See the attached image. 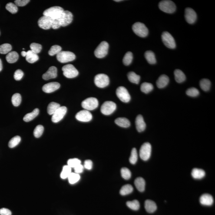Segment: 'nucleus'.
<instances>
[{"instance_id":"1","label":"nucleus","mask_w":215,"mask_h":215,"mask_svg":"<svg viewBox=\"0 0 215 215\" xmlns=\"http://www.w3.org/2000/svg\"><path fill=\"white\" fill-rule=\"evenodd\" d=\"M64 10L61 7L55 6L50 7L43 12L44 15L50 17L53 20L58 19L62 15Z\"/></svg>"},{"instance_id":"2","label":"nucleus","mask_w":215,"mask_h":215,"mask_svg":"<svg viewBox=\"0 0 215 215\" xmlns=\"http://www.w3.org/2000/svg\"><path fill=\"white\" fill-rule=\"evenodd\" d=\"M159 7L161 11L167 13H173L176 11V7L174 3L169 0L160 1Z\"/></svg>"},{"instance_id":"3","label":"nucleus","mask_w":215,"mask_h":215,"mask_svg":"<svg viewBox=\"0 0 215 215\" xmlns=\"http://www.w3.org/2000/svg\"><path fill=\"white\" fill-rule=\"evenodd\" d=\"M132 30L136 35L140 37H146L148 34V30L145 24L137 22L133 24Z\"/></svg>"},{"instance_id":"4","label":"nucleus","mask_w":215,"mask_h":215,"mask_svg":"<svg viewBox=\"0 0 215 215\" xmlns=\"http://www.w3.org/2000/svg\"><path fill=\"white\" fill-rule=\"evenodd\" d=\"M57 59L59 62L65 63L74 61L75 59V55L69 51H61L57 55Z\"/></svg>"},{"instance_id":"5","label":"nucleus","mask_w":215,"mask_h":215,"mask_svg":"<svg viewBox=\"0 0 215 215\" xmlns=\"http://www.w3.org/2000/svg\"><path fill=\"white\" fill-rule=\"evenodd\" d=\"M109 48L108 43L105 41L100 43L94 51V55L97 58H102L107 55Z\"/></svg>"},{"instance_id":"6","label":"nucleus","mask_w":215,"mask_h":215,"mask_svg":"<svg viewBox=\"0 0 215 215\" xmlns=\"http://www.w3.org/2000/svg\"><path fill=\"white\" fill-rule=\"evenodd\" d=\"M94 84L97 87L103 88L109 84V78L107 74H99L94 77Z\"/></svg>"},{"instance_id":"7","label":"nucleus","mask_w":215,"mask_h":215,"mask_svg":"<svg viewBox=\"0 0 215 215\" xmlns=\"http://www.w3.org/2000/svg\"><path fill=\"white\" fill-rule=\"evenodd\" d=\"M62 70L64 75L67 78H74L79 74L78 70L73 64H66L62 67Z\"/></svg>"},{"instance_id":"8","label":"nucleus","mask_w":215,"mask_h":215,"mask_svg":"<svg viewBox=\"0 0 215 215\" xmlns=\"http://www.w3.org/2000/svg\"><path fill=\"white\" fill-rule=\"evenodd\" d=\"M151 153V146L150 143L146 142L143 143L140 150V156L141 160L145 161L150 158Z\"/></svg>"},{"instance_id":"9","label":"nucleus","mask_w":215,"mask_h":215,"mask_svg":"<svg viewBox=\"0 0 215 215\" xmlns=\"http://www.w3.org/2000/svg\"><path fill=\"white\" fill-rule=\"evenodd\" d=\"M81 105L83 108L88 111L94 110L98 107V100L94 97H90L84 100Z\"/></svg>"},{"instance_id":"10","label":"nucleus","mask_w":215,"mask_h":215,"mask_svg":"<svg viewBox=\"0 0 215 215\" xmlns=\"http://www.w3.org/2000/svg\"><path fill=\"white\" fill-rule=\"evenodd\" d=\"M161 38L164 45L168 48L170 49L175 48V41L173 36L170 33L167 31H165L162 34Z\"/></svg>"},{"instance_id":"11","label":"nucleus","mask_w":215,"mask_h":215,"mask_svg":"<svg viewBox=\"0 0 215 215\" xmlns=\"http://www.w3.org/2000/svg\"><path fill=\"white\" fill-rule=\"evenodd\" d=\"M117 95L120 100L125 103H128L131 99V97L127 89L124 87H120L116 91Z\"/></svg>"},{"instance_id":"12","label":"nucleus","mask_w":215,"mask_h":215,"mask_svg":"<svg viewBox=\"0 0 215 215\" xmlns=\"http://www.w3.org/2000/svg\"><path fill=\"white\" fill-rule=\"evenodd\" d=\"M117 108V105L112 101H106L101 107V112L105 115H109L114 112Z\"/></svg>"},{"instance_id":"13","label":"nucleus","mask_w":215,"mask_h":215,"mask_svg":"<svg viewBox=\"0 0 215 215\" xmlns=\"http://www.w3.org/2000/svg\"><path fill=\"white\" fill-rule=\"evenodd\" d=\"M54 20L46 16H43L38 21L39 26L44 30H48L52 27Z\"/></svg>"},{"instance_id":"14","label":"nucleus","mask_w":215,"mask_h":215,"mask_svg":"<svg viewBox=\"0 0 215 215\" xmlns=\"http://www.w3.org/2000/svg\"><path fill=\"white\" fill-rule=\"evenodd\" d=\"M67 112L66 107H60L53 114L51 120L54 123H57L62 119Z\"/></svg>"},{"instance_id":"15","label":"nucleus","mask_w":215,"mask_h":215,"mask_svg":"<svg viewBox=\"0 0 215 215\" xmlns=\"http://www.w3.org/2000/svg\"><path fill=\"white\" fill-rule=\"evenodd\" d=\"M73 15L69 11H65L63 12L62 15L59 18L61 26L64 27L69 25L73 21Z\"/></svg>"},{"instance_id":"16","label":"nucleus","mask_w":215,"mask_h":215,"mask_svg":"<svg viewBox=\"0 0 215 215\" xmlns=\"http://www.w3.org/2000/svg\"><path fill=\"white\" fill-rule=\"evenodd\" d=\"M76 118L79 121L83 122H88L92 119V115L88 110H81L77 113L75 116Z\"/></svg>"},{"instance_id":"17","label":"nucleus","mask_w":215,"mask_h":215,"mask_svg":"<svg viewBox=\"0 0 215 215\" xmlns=\"http://www.w3.org/2000/svg\"><path fill=\"white\" fill-rule=\"evenodd\" d=\"M185 18L188 23L193 24L197 19V15L194 10L191 8H187L185 11Z\"/></svg>"},{"instance_id":"18","label":"nucleus","mask_w":215,"mask_h":215,"mask_svg":"<svg viewBox=\"0 0 215 215\" xmlns=\"http://www.w3.org/2000/svg\"><path fill=\"white\" fill-rule=\"evenodd\" d=\"M60 87V84L59 83L51 82L44 84L42 87V90L45 93H51L58 89Z\"/></svg>"},{"instance_id":"19","label":"nucleus","mask_w":215,"mask_h":215,"mask_svg":"<svg viewBox=\"0 0 215 215\" xmlns=\"http://www.w3.org/2000/svg\"><path fill=\"white\" fill-rule=\"evenodd\" d=\"M57 70L56 67L52 66L50 67L48 71L43 74L42 78L45 80L54 79L57 77Z\"/></svg>"},{"instance_id":"20","label":"nucleus","mask_w":215,"mask_h":215,"mask_svg":"<svg viewBox=\"0 0 215 215\" xmlns=\"http://www.w3.org/2000/svg\"><path fill=\"white\" fill-rule=\"evenodd\" d=\"M200 202L201 204L203 205L210 206L213 203V198L208 194H204L201 196Z\"/></svg>"},{"instance_id":"21","label":"nucleus","mask_w":215,"mask_h":215,"mask_svg":"<svg viewBox=\"0 0 215 215\" xmlns=\"http://www.w3.org/2000/svg\"><path fill=\"white\" fill-rule=\"evenodd\" d=\"M136 129L139 132L144 131L146 128V124L143 117L141 115H139L136 120Z\"/></svg>"},{"instance_id":"22","label":"nucleus","mask_w":215,"mask_h":215,"mask_svg":"<svg viewBox=\"0 0 215 215\" xmlns=\"http://www.w3.org/2000/svg\"><path fill=\"white\" fill-rule=\"evenodd\" d=\"M145 208L147 213H153L157 210V206L153 201L147 200L145 202Z\"/></svg>"},{"instance_id":"23","label":"nucleus","mask_w":215,"mask_h":215,"mask_svg":"<svg viewBox=\"0 0 215 215\" xmlns=\"http://www.w3.org/2000/svg\"><path fill=\"white\" fill-rule=\"evenodd\" d=\"M169 81V78L167 75L165 74L161 75L158 79L156 82L157 87L160 88H164L168 84Z\"/></svg>"},{"instance_id":"24","label":"nucleus","mask_w":215,"mask_h":215,"mask_svg":"<svg viewBox=\"0 0 215 215\" xmlns=\"http://www.w3.org/2000/svg\"><path fill=\"white\" fill-rule=\"evenodd\" d=\"M134 184L136 188L139 191L143 192L145 189L146 182L144 179L142 177H138L136 179Z\"/></svg>"},{"instance_id":"25","label":"nucleus","mask_w":215,"mask_h":215,"mask_svg":"<svg viewBox=\"0 0 215 215\" xmlns=\"http://www.w3.org/2000/svg\"><path fill=\"white\" fill-rule=\"evenodd\" d=\"M191 175L193 178L200 179L205 175V172L202 169L194 168L192 170Z\"/></svg>"},{"instance_id":"26","label":"nucleus","mask_w":215,"mask_h":215,"mask_svg":"<svg viewBox=\"0 0 215 215\" xmlns=\"http://www.w3.org/2000/svg\"><path fill=\"white\" fill-rule=\"evenodd\" d=\"M26 60L28 63L31 64L35 63L39 60V57L37 54L32 52L31 50H29L27 52Z\"/></svg>"},{"instance_id":"27","label":"nucleus","mask_w":215,"mask_h":215,"mask_svg":"<svg viewBox=\"0 0 215 215\" xmlns=\"http://www.w3.org/2000/svg\"><path fill=\"white\" fill-rule=\"evenodd\" d=\"M115 122L117 125L123 127H128L130 126V121L125 117H119L116 119Z\"/></svg>"},{"instance_id":"28","label":"nucleus","mask_w":215,"mask_h":215,"mask_svg":"<svg viewBox=\"0 0 215 215\" xmlns=\"http://www.w3.org/2000/svg\"><path fill=\"white\" fill-rule=\"evenodd\" d=\"M18 54L16 51H11L7 54L6 59L7 62L10 64H13V63L17 62L18 59Z\"/></svg>"},{"instance_id":"29","label":"nucleus","mask_w":215,"mask_h":215,"mask_svg":"<svg viewBox=\"0 0 215 215\" xmlns=\"http://www.w3.org/2000/svg\"><path fill=\"white\" fill-rule=\"evenodd\" d=\"M175 79L178 83L183 82L186 80V76L184 73L179 69H176L174 72Z\"/></svg>"},{"instance_id":"30","label":"nucleus","mask_w":215,"mask_h":215,"mask_svg":"<svg viewBox=\"0 0 215 215\" xmlns=\"http://www.w3.org/2000/svg\"><path fill=\"white\" fill-rule=\"evenodd\" d=\"M39 113V110L38 108H36L32 112L27 114L24 116L23 120L26 122H29L33 120Z\"/></svg>"},{"instance_id":"31","label":"nucleus","mask_w":215,"mask_h":215,"mask_svg":"<svg viewBox=\"0 0 215 215\" xmlns=\"http://www.w3.org/2000/svg\"><path fill=\"white\" fill-rule=\"evenodd\" d=\"M145 57L147 62L150 64H154L156 63V60L154 53L150 51H146Z\"/></svg>"},{"instance_id":"32","label":"nucleus","mask_w":215,"mask_h":215,"mask_svg":"<svg viewBox=\"0 0 215 215\" xmlns=\"http://www.w3.org/2000/svg\"><path fill=\"white\" fill-rule=\"evenodd\" d=\"M127 77L129 81L132 83L138 84L140 82V77L136 74L134 72H130L127 74Z\"/></svg>"},{"instance_id":"33","label":"nucleus","mask_w":215,"mask_h":215,"mask_svg":"<svg viewBox=\"0 0 215 215\" xmlns=\"http://www.w3.org/2000/svg\"><path fill=\"white\" fill-rule=\"evenodd\" d=\"M134 189L131 185L127 184L125 185L122 187L120 190V194L122 196H125L130 194L133 192Z\"/></svg>"},{"instance_id":"34","label":"nucleus","mask_w":215,"mask_h":215,"mask_svg":"<svg viewBox=\"0 0 215 215\" xmlns=\"http://www.w3.org/2000/svg\"><path fill=\"white\" fill-rule=\"evenodd\" d=\"M60 107V104L58 103L55 102L50 103L47 108L48 114L50 115H53Z\"/></svg>"},{"instance_id":"35","label":"nucleus","mask_w":215,"mask_h":215,"mask_svg":"<svg viewBox=\"0 0 215 215\" xmlns=\"http://www.w3.org/2000/svg\"><path fill=\"white\" fill-rule=\"evenodd\" d=\"M201 88L203 91H208L210 90L211 86V82L210 80L208 79H203L201 80L200 83Z\"/></svg>"},{"instance_id":"36","label":"nucleus","mask_w":215,"mask_h":215,"mask_svg":"<svg viewBox=\"0 0 215 215\" xmlns=\"http://www.w3.org/2000/svg\"><path fill=\"white\" fill-rule=\"evenodd\" d=\"M153 89L152 84L148 83H144L141 84V90L142 92L147 94L151 92Z\"/></svg>"},{"instance_id":"37","label":"nucleus","mask_w":215,"mask_h":215,"mask_svg":"<svg viewBox=\"0 0 215 215\" xmlns=\"http://www.w3.org/2000/svg\"><path fill=\"white\" fill-rule=\"evenodd\" d=\"M72 173L71 168L68 165H64L63 167L62 171L61 172L60 176L63 179L68 178L69 176Z\"/></svg>"},{"instance_id":"38","label":"nucleus","mask_w":215,"mask_h":215,"mask_svg":"<svg viewBox=\"0 0 215 215\" xmlns=\"http://www.w3.org/2000/svg\"><path fill=\"white\" fill-rule=\"evenodd\" d=\"M127 207L134 210H137L140 209V203L138 200H134L131 201L127 202Z\"/></svg>"},{"instance_id":"39","label":"nucleus","mask_w":215,"mask_h":215,"mask_svg":"<svg viewBox=\"0 0 215 215\" xmlns=\"http://www.w3.org/2000/svg\"><path fill=\"white\" fill-rule=\"evenodd\" d=\"M133 58V54L129 51L126 53L123 59V62L125 65H129L131 64Z\"/></svg>"},{"instance_id":"40","label":"nucleus","mask_w":215,"mask_h":215,"mask_svg":"<svg viewBox=\"0 0 215 215\" xmlns=\"http://www.w3.org/2000/svg\"><path fill=\"white\" fill-rule=\"evenodd\" d=\"M69 181L70 184H75L79 180L80 176L79 174L75 173H71L68 177Z\"/></svg>"},{"instance_id":"41","label":"nucleus","mask_w":215,"mask_h":215,"mask_svg":"<svg viewBox=\"0 0 215 215\" xmlns=\"http://www.w3.org/2000/svg\"><path fill=\"white\" fill-rule=\"evenodd\" d=\"M21 141V137L19 136H16L10 140L9 143H8V146L10 148H14L19 144Z\"/></svg>"},{"instance_id":"42","label":"nucleus","mask_w":215,"mask_h":215,"mask_svg":"<svg viewBox=\"0 0 215 215\" xmlns=\"http://www.w3.org/2000/svg\"><path fill=\"white\" fill-rule=\"evenodd\" d=\"M12 50V46L9 44H3L0 45V54H7L10 52Z\"/></svg>"},{"instance_id":"43","label":"nucleus","mask_w":215,"mask_h":215,"mask_svg":"<svg viewBox=\"0 0 215 215\" xmlns=\"http://www.w3.org/2000/svg\"><path fill=\"white\" fill-rule=\"evenodd\" d=\"M22 100L21 96L19 93L13 94L12 98V102L14 106L18 107L21 104Z\"/></svg>"},{"instance_id":"44","label":"nucleus","mask_w":215,"mask_h":215,"mask_svg":"<svg viewBox=\"0 0 215 215\" xmlns=\"http://www.w3.org/2000/svg\"><path fill=\"white\" fill-rule=\"evenodd\" d=\"M137 158H138V155H137V150L135 148H133L131 150V155L129 159L130 163L131 164H135L137 162Z\"/></svg>"},{"instance_id":"45","label":"nucleus","mask_w":215,"mask_h":215,"mask_svg":"<svg viewBox=\"0 0 215 215\" xmlns=\"http://www.w3.org/2000/svg\"><path fill=\"white\" fill-rule=\"evenodd\" d=\"M61 47L58 45H54L51 46V48L48 51L49 55L53 56L55 55H57L61 51Z\"/></svg>"},{"instance_id":"46","label":"nucleus","mask_w":215,"mask_h":215,"mask_svg":"<svg viewBox=\"0 0 215 215\" xmlns=\"http://www.w3.org/2000/svg\"><path fill=\"white\" fill-rule=\"evenodd\" d=\"M6 8L11 12V13L14 14L18 12V7L16 5L12 2L8 3L6 6Z\"/></svg>"},{"instance_id":"47","label":"nucleus","mask_w":215,"mask_h":215,"mask_svg":"<svg viewBox=\"0 0 215 215\" xmlns=\"http://www.w3.org/2000/svg\"><path fill=\"white\" fill-rule=\"evenodd\" d=\"M30 48L31 49V50L32 52L36 54H38L41 52L42 49V46L41 44H38V43H32L30 45Z\"/></svg>"},{"instance_id":"48","label":"nucleus","mask_w":215,"mask_h":215,"mask_svg":"<svg viewBox=\"0 0 215 215\" xmlns=\"http://www.w3.org/2000/svg\"><path fill=\"white\" fill-rule=\"evenodd\" d=\"M122 177L125 180H128L131 177V173L127 168H122L121 170Z\"/></svg>"},{"instance_id":"49","label":"nucleus","mask_w":215,"mask_h":215,"mask_svg":"<svg viewBox=\"0 0 215 215\" xmlns=\"http://www.w3.org/2000/svg\"><path fill=\"white\" fill-rule=\"evenodd\" d=\"M44 127L42 125H39L37 126L34 129V136L36 138H39L41 137L44 132Z\"/></svg>"},{"instance_id":"50","label":"nucleus","mask_w":215,"mask_h":215,"mask_svg":"<svg viewBox=\"0 0 215 215\" xmlns=\"http://www.w3.org/2000/svg\"><path fill=\"white\" fill-rule=\"evenodd\" d=\"M81 164V161L79 160L77 158L69 159L67 161V165L69 166L71 168H74L79 165Z\"/></svg>"},{"instance_id":"51","label":"nucleus","mask_w":215,"mask_h":215,"mask_svg":"<svg viewBox=\"0 0 215 215\" xmlns=\"http://www.w3.org/2000/svg\"><path fill=\"white\" fill-rule=\"evenodd\" d=\"M186 94L187 95L191 97H196L199 94V91L196 88H191L188 89L186 91Z\"/></svg>"},{"instance_id":"52","label":"nucleus","mask_w":215,"mask_h":215,"mask_svg":"<svg viewBox=\"0 0 215 215\" xmlns=\"http://www.w3.org/2000/svg\"><path fill=\"white\" fill-rule=\"evenodd\" d=\"M24 76V73L21 69L17 70L14 73V77L16 81H20Z\"/></svg>"},{"instance_id":"53","label":"nucleus","mask_w":215,"mask_h":215,"mask_svg":"<svg viewBox=\"0 0 215 215\" xmlns=\"http://www.w3.org/2000/svg\"><path fill=\"white\" fill-rule=\"evenodd\" d=\"M30 1L29 0H16L14 1V3L17 6L24 7Z\"/></svg>"},{"instance_id":"54","label":"nucleus","mask_w":215,"mask_h":215,"mask_svg":"<svg viewBox=\"0 0 215 215\" xmlns=\"http://www.w3.org/2000/svg\"><path fill=\"white\" fill-rule=\"evenodd\" d=\"M84 167L88 170H91L93 167V162L91 160H87L84 161Z\"/></svg>"},{"instance_id":"55","label":"nucleus","mask_w":215,"mask_h":215,"mask_svg":"<svg viewBox=\"0 0 215 215\" xmlns=\"http://www.w3.org/2000/svg\"><path fill=\"white\" fill-rule=\"evenodd\" d=\"M84 166L83 165H82L81 164L79 165H77L74 168L75 173L78 174L83 173V171H84Z\"/></svg>"},{"instance_id":"56","label":"nucleus","mask_w":215,"mask_h":215,"mask_svg":"<svg viewBox=\"0 0 215 215\" xmlns=\"http://www.w3.org/2000/svg\"><path fill=\"white\" fill-rule=\"evenodd\" d=\"M61 26V24H60V20L59 19V18L54 20L51 28L54 29H57L60 28Z\"/></svg>"},{"instance_id":"57","label":"nucleus","mask_w":215,"mask_h":215,"mask_svg":"<svg viewBox=\"0 0 215 215\" xmlns=\"http://www.w3.org/2000/svg\"><path fill=\"white\" fill-rule=\"evenodd\" d=\"M12 213L11 211L5 208H2L0 209V215H11Z\"/></svg>"},{"instance_id":"58","label":"nucleus","mask_w":215,"mask_h":215,"mask_svg":"<svg viewBox=\"0 0 215 215\" xmlns=\"http://www.w3.org/2000/svg\"><path fill=\"white\" fill-rule=\"evenodd\" d=\"M21 55L23 57H26L27 55V52H26L25 51H22Z\"/></svg>"},{"instance_id":"59","label":"nucleus","mask_w":215,"mask_h":215,"mask_svg":"<svg viewBox=\"0 0 215 215\" xmlns=\"http://www.w3.org/2000/svg\"><path fill=\"white\" fill-rule=\"evenodd\" d=\"M2 61H1V59H0V72H1V71H2Z\"/></svg>"},{"instance_id":"60","label":"nucleus","mask_w":215,"mask_h":215,"mask_svg":"<svg viewBox=\"0 0 215 215\" xmlns=\"http://www.w3.org/2000/svg\"><path fill=\"white\" fill-rule=\"evenodd\" d=\"M117 1V2H118V1H120H120Z\"/></svg>"}]
</instances>
